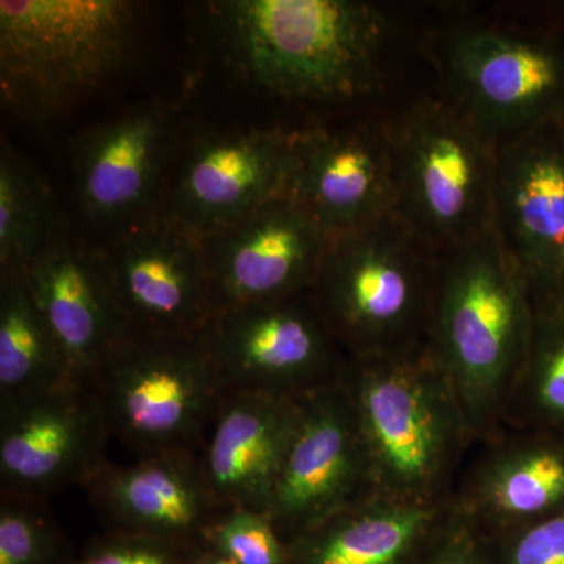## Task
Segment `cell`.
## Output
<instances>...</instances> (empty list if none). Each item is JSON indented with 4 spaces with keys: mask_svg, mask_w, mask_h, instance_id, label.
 <instances>
[{
    "mask_svg": "<svg viewBox=\"0 0 564 564\" xmlns=\"http://www.w3.org/2000/svg\"><path fill=\"white\" fill-rule=\"evenodd\" d=\"M292 137L276 129L199 137L181 159L163 214L204 237L284 198Z\"/></svg>",
    "mask_w": 564,
    "mask_h": 564,
    "instance_id": "cell-16",
    "label": "cell"
},
{
    "mask_svg": "<svg viewBox=\"0 0 564 564\" xmlns=\"http://www.w3.org/2000/svg\"><path fill=\"white\" fill-rule=\"evenodd\" d=\"M215 554L237 564H285L289 545L269 513L254 510L223 511L204 536Z\"/></svg>",
    "mask_w": 564,
    "mask_h": 564,
    "instance_id": "cell-26",
    "label": "cell"
},
{
    "mask_svg": "<svg viewBox=\"0 0 564 564\" xmlns=\"http://www.w3.org/2000/svg\"><path fill=\"white\" fill-rule=\"evenodd\" d=\"M61 212L44 182L9 143L0 151V274L21 273L63 236Z\"/></svg>",
    "mask_w": 564,
    "mask_h": 564,
    "instance_id": "cell-24",
    "label": "cell"
},
{
    "mask_svg": "<svg viewBox=\"0 0 564 564\" xmlns=\"http://www.w3.org/2000/svg\"><path fill=\"white\" fill-rule=\"evenodd\" d=\"M109 437L90 388L70 384L0 403L2 496L43 502L84 486L107 463Z\"/></svg>",
    "mask_w": 564,
    "mask_h": 564,
    "instance_id": "cell-14",
    "label": "cell"
},
{
    "mask_svg": "<svg viewBox=\"0 0 564 564\" xmlns=\"http://www.w3.org/2000/svg\"><path fill=\"white\" fill-rule=\"evenodd\" d=\"M494 225L533 303L564 292V126L497 148Z\"/></svg>",
    "mask_w": 564,
    "mask_h": 564,
    "instance_id": "cell-15",
    "label": "cell"
},
{
    "mask_svg": "<svg viewBox=\"0 0 564 564\" xmlns=\"http://www.w3.org/2000/svg\"><path fill=\"white\" fill-rule=\"evenodd\" d=\"M485 536L499 564H564V511Z\"/></svg>",
    "mask_w": 564,
    "mask_h": 564,
    "instance_id": "cell-28",
    "label": "cell"
},
{
    "mask_svg": "<svg viewBox=\"0 0 564 564\" xmlns=\"http://www.w3.org/2000/svg\"><path fill=\"white\" fill-rule=\"evenodd\" d=\"M302 400L226 392L196 459L223 511L267 513Z\"/></svg>",
    "mask_w": 564,
    "mask_h": 564,
    "instance_id": "cell-20",
    "label": "cell"
},
{
    "mask_svg": "<svg viewBox=\"0 0 564 564\" xmlns=\"http://www.w3.org/2000/svg\"><path fill=\"white\" fill-rule=\"evenodd\" d=\"M377 496L361 425L343 380L304 397L269 513L285 543Z\"/></svg>",
    "mask_w": 564,
    "mask_h": 564,
    "instance_id": "cell-10",
    "label": "cell"
},
{
    "mask_svg": "<svg viewBox=\"0 0 564 564\" xmlns=\"http://www.w3.org/2000/svg\"><path fill=\"white\" fill-rule=\"evenodd\" d=\"M533 315L529 284L496 225L441 252L426 345L454 386L475 443L502 429Z\"/></svg>",
    "mask_w": 564,
    "mask_h": 564,
    "instance_id": "cell-2",
    "label": "cell"
},
{
    "mask_svg": "<svg viewBox=\"0 0 564 564\" xmlns=\"http://www.w3.org/2000/svg\"><path fill=\"white\" fill-rule=\"evenodd\" d=\"M343 384L361 425L377 494L447 503L475 440L429 345L348 356Z\"/></svg>",
    "mask_w": 564,
    "mask_h": 564,
    "instance_id": "cell-3",
    "label": "cell"
},
{
    "mask_svg": "<svg viewBox=\"0 0 564 564\" xmlns=\"http://www.w3.org/2000/svg\"><path fill=\"white\" fill-rule=\"evenodd\" d=\"M486 536L451 502L415 552L419 564H486Z\"/></svg>",
    "mask_w": 564,
    "mask_h": 564,
    "instance_id": "cell-29",
    "label": "cell"
},
{
    "mask_svg": "<svg viewBox=\"0 0 564 564\" xmlns=\"http://www.w3.org/2000/svg\"><path fill=\"white\" fill-rule=\"evenodd\" d=\"M70 384L68 362L24 273L0 274V403Z\"/></svg>",
    "mask_w": 564,
    "mask_h": 564,
    "instance_id": "cell-23",
    "label": "cell"
},
{
    "mask_svg": "<svg viewBox=\"0 0 564 564\" xmlns=\"http://www.w3.org/2000/svg\"><path fill=\"white\" fill-rule=\"evenodd\" d=\"M440 252L397 214L329 239L311 299L347 356L426 344Z\"/></svg>",
    "mask_w": 564,
    "mask_h": 564,
    "instance_id": "cell-4",
    "label": "cell"
},
{
    "mask_svg": "<svg viewBox=\"0 0 564 564\" xmlns=\"http://www.w3.org/2000/svg\"><path fill=\"white\" fill-rule=\"evenodd\" d=\"M139 7L124 0H2V98L32 120L98 90L132 57Z\"/></svg>",
    "mask_w": 564,
    "mask_h": 564,
    "instance_id": "cell-5",
    "label": "cell"
},
{
    "mask_svg": "<svg viewBox=\"0 0 564 564\" xmlns=\"http://www.w3.org/2000/svg\"><path fill=\"white\" fill-rule=\"evenodd\" d=\"M529 352L502 425L564 436V292L533 303Z\"/></svg>",
    "mask_w": 564,
    "mask_h": 564,
    "instance_id": "cell-25",
    "label": "cell"
},
{
    "mask_svg": "<svg viewBox=\"0 0 564 564\" xmlns=\"http://www.w3.org/2000/svg\"><path fill=\"white\" fill-rule=\"evenodd\" d=\"M176 111L143 104L93 126L74 147L77 202L88 220L124 231L162 210V191L177 150Z\"/></svg>",
    "mask_w": 564,
    "mask_h": 564,
    "instance_id": "cell-12",
    "label": "cell"
},
{
    "mask_svg": "<svg viewBox=\"0 0 564 564\" xmlns=\"http://www.w3.org/2000/svg\"><path fill=\"white\" fill-rule=\"evenodd\" d=\"M443 54L452 104L496 150L563 121L564 51L552 41L467 25Z\"/></svg>",
    "mask_w": 564,
    "mask_h": 564,
    "instance_id": "cell-8",
    "label": "cell"
},
{
    "mask_svg": "<svg viewBox=\"0 0 564 564\" xmlns=\"http://www.w3.org/2000/svg\"><path fill=\"white\" fill-rule=\"evenodd\" d=\"M223 61L282 99L351 101L381 80L389 22L355 0H225L209 6Z\"/></svg>",
    "mask_w": 564,
    "mask_h": 564,
    "instance_id": "cell-1",
    "label": "cell"
},
{
    "mask_svg": "<svg viewBox=\"0 0 564 564\" xmlns=\"http://www.w3.org/2000/svg\"><path fill=\"white\" fill-rule=\"evenodd\" d=\"M451 503L489 534L564 511V436L502 425L477 441Z\"/></svg>",
    "mask_w": 564,
    "mask_h": 564,
    "instance_id": "cell-19",
    "label": "cell"
},
{
    "mask_svg": "<svg viewBox=\"0 0 564 564\" xmlns=\"http://www.w3.org/2000/svg\"><path fill=\"white\" fill-rule=\"evenodd\" d=\"M174 543L121 532L96 545L80 564H177Z\"/></svg>",
    "mask_w": 564,
    "mask_h": 564,
    "instance_id": "cell-30",
    "label": "cell"
},
{
    "mask_svg": "<svg viewBox=\"0 0 564 564\" xmlns=\"http://www.w3.org/2000/svg\"><path fill=\"white\" fill-rule=\"evenodd\" d=\"M84 488L121 532L170 543L204 541L223 513L191 454L144 456L131 466L107 462Z\"/></svg>",
    "mask_w": 564,
    "mask_h": 564,
    "instance_id": "cell-21",
    "label": "cell"
},
{
    "mask_svg": "<svg viewBox=\"0 0 564 564\" xmlns=\"http://www.w3.org/2000/svg\"><path fill=\"white\" fill-rule=\"evenodd\" d=\"M397 215L437 252L494 226L497 150L452 102L423 99L386 124Z\"/></svg>",
    "mask_w": 564,
    "mask_h": 564,
    "instance_id": "cell-7",
    "label": "cell"
},
{
    "mask_svg": "<svg viewBox=\"0 0 564 564\" xmlns=\"http://www.w3.org/2000/svg\"><path fill=\"white\" fill-rule=\"evenodd\" d=\"M204 339L225 393L302 400L339 383L348 359L311 293L218 311Z\"/></svg>",
    "mask_w": 564,
    "mask_h": 564,
    "instance_id": "cell-9",
    "label": "cell"
},
{
    "mask_svg": "<svg viewBox=\"0 0 564 564\" xmlns=\"http://www.w3.org/2000/svg\"><path fill=\"white\" fill-rule=\"evenodd\" d=\"M285 196L299 203L329 239L397 214L386 124L293 132Z\"/></svg>",
    "mask_w": 564,
    "mask_h": 564,
    "instance_id": "cell-17",
    "label": "cell"
},
{
    "mask_svg": "<svg viewBox=\"0 0 564 564\" xmlns=\"http://www.w3.org/2000/svg\"><path fill=\"white\" fill-rule=\"evenodd\" d=\"M133 333L198 336L215 315L202 239L163 212L101 248Z\"/></svg>",
    "mask_w": 564,
    "mask_h": 564,
    "instance_id": "cell-11",
    "label": "cell"
},
{
    "mask_svg": "<svg viewBox=\"0 0 564 564\" xmlns=\"http://www.w3.org/2000/svg\"><path fill=\"white\" fill-rule=\"evenodd\" d=\"M447 503L377 494L292 541L289 551L299 564H406Z\"/></svg>",
    "mask_w": 564,
    "mask_h": 564,
    "instance_id": "cell-22",
    "label": "cell"
},
{
    "mask_svg": "<svg viewBox=\"0 0 564 564\" xmlns=\"http://www.w3.org/2000/svg\"><path fill=\"white\" fill-rule=\"evenodd\" d=\"M90 389L110 437L137 458L198 454L225 395L204 333H133Z\"/></svg>",
    "mask_w": 564,
    "mask_h": 564,
    "instance_id": "cell-6",
    "label": "cell"
},
{
    "mask_svg": "<svg viewBox=\"0 0 564 564\" xmlns=\"http://www.w3.org/2000/svg\"><path fill=\"white\" fill-rule=\"evenodd\" d=\"M43 502L2 496L0 564H46L54 534Z\"/></svg>",
    "mask_w": 564,
    "mask_h": 564,
    "instance_id": "cell-27",
    "label": "cell"
},
{
    "mask_svg": "<svg viewBox=\"0 0 564 564\" xmlns=\"http://www.w3.org/2000/svg\"><path fill=\"white\" fill-rule=\"evenodd\" d=\"M199 564H237L234 563L232 560L226 558L220 554H212L209 556H204L203 562Z\"/></svg>",
    "mask_w": 564,
    "mask_h": 564,
    "instance_id": "cell-31",
    "label": "cell"
},
{
    "mask_svg": "<svg viewBox=\"0 0 564 564\" xmlns=\"http://www.w3.org/2000/svg\"><path fill=\"white\" fill-rule=\"evenodd\" d=\"M22 273L61 345L70 380L90 388L98 370L133 336L101 248L87 247L63 234Z\"/></svg>",
    "mask_w": 564,
    "mask_h": 564,
    "instance_id": "cell-18",
    "label": "cell"
},
{
    "mask_svg": "<svg viewBox=\"0 0 564 564\" xmlns=\"http://www.w3.org/2000/svg\"><path fill=\"white\" fill-rule=\"evenodd\" d=\"M199 239L215 314L306 295L329 243L317 221L288 196Z\"/></svg>",
    "mask_w": 564,
    "mask_h": 564,
    "instance_id": "cell-13",
    "label": "cell"
}]
</instances>
